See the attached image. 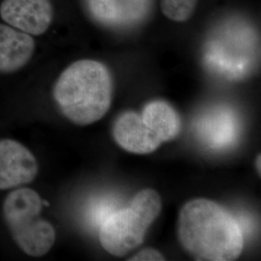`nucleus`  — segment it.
<instances>
[{"mask_svg": "<svg viewBox=\"0 0 261 261\" xmlns=\"http://www.w3.org/2000/svg\"><path fill=\"white\" fill-rule=\"evenodd\" d=\"M54 98L70 121L80 126L93 124L102 119L111 108L112 75L99 61H75L57 79Z\"/></svg>", "mask_w": 261, "mask_h": 261, "instance_id": "2", "label": "nucleus"}, {"mask_svg": "<svg viewBox=\"0 0 261 261\" xmlns=\"http://www.w3.org/2000/svg\"><path fill=\"white\" fill-rule=\"evenodd\" d=\"M37 160L30 150L14 140H0V190L33 182L38 174Z\"/></svg>", "mask_w": 261, "mask_h": 261, "instance_id": "6", "label": "nucleus"}, {"mask_svg": "<svg viewBox=\"0 0 261 261\" xmlns=\"http://www.w3.org/2000/svg\"><path fill=\"white\" fill-rule=\"evenodd\" d=\"M97 22L110 28H126L139 23L149 12L151 0H85Z\"/></svg>", "mask_w": 261, "mask_h": 261, "instance_id": "7", "label": "nucleus"}, {"mask_svg": "<svg viewBox=\"0 0 261 261\" xmlns=\"http://www.w3.org/2000/svg\"><path fill=\"white\" fill-rule=\"evenodd\" d=\"M141 118L162 142L175 139L181 132V118L174 108L165 101H153L147 103Z\"/></svg>", "mask_w": 261, "mask_h": 261, "instance_id": "10", "label": "nucleus"}, {"mask_svg": "<svg viewBox=\"0 0 261 261\" xmlns=\"http://www.w3.org/2000/svg\"><path fill=\"white\" fill-rule=\"evenodd\" d=\"M42 208V198L29 188L12 191L3 202L4 220L14 241L33 257L45 255L56 242L55 227L40 217Z\"/></svg>", "mask_w": 261, "mask_h": 261, "instance_id": "4", "label": "nucleus"}, {"mask_svg": "<svg viewBox=\"0 0 261 261\" xmlns=\"http://www.w3.org/2000/svg\"><path fill=\"white\" fill-rule=\"evenodd\" d=\"M260 155H258L257 157H256V162H255V168H256V170H257V172H258V174L260 175Z\"/></svg>", "mask_w": 261, "mask_h": 261, "instance_id": "13", "label": "nucleus"}, {"mask_svg": "<svg viewBox=\"0 0 261 261\" xmlns=\"http://www.w3.org/2000/svg\"><path fill=\"white\" fill-rule=\"evenodd\" d=\"M113 137L119 146L135 154H150L163 143L150 130L141 115L134 112L122 113L114 122Z\"/></svg>", "mask_w": 261, "mask_h": 261, "instance_id": "8", "label": "nucleus"}, {"mask_svg": "<svg viewBox=\"0 0 261 261\" xmlns=\"http://www.w3.org/2000/svg\"><path fill=\"white\" fill-rule=\"evenodd\" d=\"M35 41L17 28L0 23V73H15L32 58Z\"/></svg>", "mask_w": 261, "mask_h": 261, "instance_id": "9", "label": "nucleus"}, {"mask_svg": "<svg viewBox=\"0 0 261 261\" xmlns=\"http://www.w3.org/2000/svg\"><path fill=\"white\" fill-rule=\"evenodd\" d=\"M198 0H160L162 13L170 20L184 22L190 19L195 11Z\"/></svg>", "mask_w": 261, "mask_h": 261, "instance_id": "11", "label": "nucleus"}, {"mask_svg": "<svg viewBox=\"0 0 261 261\" xmlns=\"http://www.w3.org/2000/svg\"><path fill=\"white\" fill-rule=\"evenodd\" d=\"M0 16L12 28L39 36L50 27L54 8L50 0H3Z\"/></svg>", "mask_w": 261, "mask_h": 261, "instance_id": "5", "label": "nucleus"}, {"mask_svg": "<svg viewBox=\"0 0 261 261\" xmlns=\"http://www.w3.org/2000/svg\"><path fill=\"white\" fill-rule=\"evenodd\" d=\"M178 239L196 260L232 261L244 248V235L233 216L219 203L196 198L182 207Z\"/></svg>", "mask_w": 261, "mask_h": 261, "instance_id": "1", "label": "nucleus"}, {"mask_svg": "<svg viewBox=\"0 0 261 261\" xmlns=\"http://www.w3.org/2000/svg\"><path fill=\"white\" fill-rule=\"evenodd\" d=\"M162 207V198L155 190H141L129 206L103 219L99 232L102 247L115 256H123L140 247Z\"/></svg>", "mask_w": 261, "mask_h": 261, "instance_id": "3", "label": "nucleus"}, {"mask_svg": "<svg viewBox=\"0 0 261 261\" xmlns=\"http://www.w3.org/2000/svg\"><path fill=\"white\" fill-rule=\"evenodd\" d=\"M165 256L155 249H144L135 254L130 261H164Z\"/></svg>", "mask_w": 261, "mask_h": 261, "instance_id": "12", "label": "nucleus"}]
</instances>
